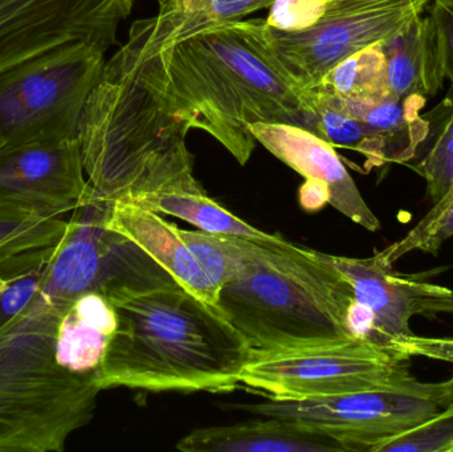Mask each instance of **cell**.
<instances>
[{"label":"cell","mask_w":453,"mask_h":452,"mask_svg":"<svg viewBox=\"0 0 453 452\" xmlns=\"http://www.w3.org/2000/svg\"><path fill=\"white\" fill-rule=\"evenodd\" d=\"M255 122L311 126L305 90L272 50L265 19L219 20L161 0L156 15L133 24L88 100L79 132L85 174L111 202L204 193L188 132H206L244 166Z\"/></svg>","instance_id":"1"},{"label":"cell","mask_w":453,"mask_h":452,"mask_svg":"<svg viewBox=\"0 0 453 452\" xmlns=\"http://www.w3.org/2000/svg\"><path fill=\"white\" fill-rule=\"evenodd\" d=\"M117 328L97 371L103 390L226 393L250 349L215 305L180 283L108 297Z\"/></svg>","instance_id":"2"},{"label":"cell","mask_w":453,"mask_h":452,"mask_svg":"<svg viewBox=\"0 0 453 452\" xmlns=\"http://www.w3.org/2000/svg\"><path fill=\"white\" fill-rule=\"evenodd\" d=\"M237 246L239 264L218 292L217 308L250 353L353 337V288L321 252L285 239L237 236Z\"/></svg>","instance_id":"3"},{"label":"cell","mask_w":453,"mask_h":452,"mask_svg":"<svg viewBox=\"0 0 453 452\" xmlns=\"http://www.w3.org/2000/svg\"><path fill=\"white\" fill-rule=\"evenodd\" d=\"M71 304L39 294L0 331V452H61L95 416L97 376L56 360V326Z\"/></svg>","instance_id":"4"},{"label":"cell","mask_w":453,"mask_h":452,"mask_svg":"<svg viewBox=\"0 0 453 452\" xmlns=\"http://www.w3.org/2000/svg\"><path fill=\"white\" fill-rule=\"evenodd\" d=\"M106 52L96 42H66L0 73L3 146L79 138Z\"/></svg>","instance_id":"5"},{"label":"cell","mask_w":453,"mask_h":452,"mask_svg":"<svg viewBox=\"0 0 453 452\" xmlns=\"http://www.w3.org/2000/svg\"><path fill=\"white\" fill-rule=\"evenodd\" d=\"M242 385L281 401L314 400L374 390L420 387L410 360L361 339L250 353Z\"/></svg>","instance_id":"6"},{"label":"cell","mask_w":453,"mask_h":452,"mask_svg":"<svg viewBox=\"0 0 453 452\" xmlns=\"http://www.w3.org/2000/svg\"><path fill=\"white\" fill-rule=\"evenodd\" d=\"M109 211L111 202L95 194L72 211L40 294L72 304L87 294L109 297L177 281L141 247L111 227Z\"/></svg>","instance_id":"7"},{"label":"cell","mask_w":453,"mask_h":452,"mask_svg":"<svg viewBox=\"0 0 453 452\" xmlns=\"http://www.w3.org/2000/svg\"><path fill=\"white\" fill-rule=\"evenodd\" d=\"M268 400L236 408L314 427L346 451L377 452L388 441L453 405V382H423L414 389L374 390L314 400Z\"/></svg>","instance_id":"8"},{"label":"cell","mask_w":453,"mask_h":452,"mask_svg":"<svg viewBox=\"0 0 453 452\" xmlns=\"http://www.w3.org/2000/svg\"><path fill=\"white\" fill-rule=\"evenodd\" d=\"M428 0H326L321 18L300 31L266 26L269 45L303 90L349 56L386 42L425 15Z\"/></svg>","instance_id":"9"},{"label":"cell","mask_w":453,"mask_h":452,"mask_svg":"<svg viewBox=\"0 0 453 452\" xmlns=\"http://www.w3.org/2000/svg\"><path fill=\"white\" fill-rule=\"evenodd\" d=\"M321 255L349 281L356 304L372 316L383 349L407 360L419 357L453 364V339L419 336L410 324L415 316L453 315V289L396 273L375 254Z\"/></svg>","instance_id":"10"},{"label":"cell","mask_w":453,"mask_h":452,"mask_svg":"<svg viewBox=\"0 0 453 452\" xmlns=\"http://www.w3.org/2000/svg\"><path fill=\"white\" fill-rule=\"evenodd\" d=\"M135 0H0V73L73 42L117 44Z\"/></svg>","instance_id":"11"},{"label":"cell","mask_w":453,"mask_h":452,"mask_svg":"<svg viewBox=\"0 0 453 452\" xmlns=\"http://www.w3.org/2000/svg\"><path fill=\"white\" fill-rule=\"evenodd\" d=\"M92 194L79 138L0 148V203L60 218Z\"/></svg>","instance_id":"12"},{"label":"cell","mask_w":453,"mask_h":452,"mask_svg":"<svg viewBox=\"0 0 453 452\" xmlns=\"http://www.w3.org/2000/svg\"><path fill=\"white\" fill-rule=\"evenodd\" d=\"M250 133L258 143L305 180L325 183L330 203L341 214L367 231L380 230V222L372 211L356 182L341 161L335 148L305 127L287 124L255 122Z\"/></svg>","instance_id":"13"},{"label":"cell","mask_w":453,"mask_h":452,"mask_svg":"<svg viewBox=\"0 0 453 452\" xmlns=\"http://www.w3.org/2000/svg\"><path fill=\"white\" fill-rule=\"evenodd\" d=\"M109 225L143 249L183 288L217 307L218 289L202 270L180 234L158 212L133 202H111Z\"/></svg>","instance_id":"14"},{"label":"cell","mask_w":453,"mask_h":452,"mask_svg":"<svg viewBox=\"0 0 453 452\" xmlns=\"http://www.w3.org/2000/svg\"><path fill=\"white\" fill-rule=\"evenodd\" d=\"M263 419L193 430L178 442L182 452H335L337 441L289 419Z\"/></svg>","instance_id":"15"},{"label":"cell","mask_w":453,"mask_h":452,"mask_svg":"<svg viewBox=\"0 0 453 452\" xmlns=\"http://www.w3.org/2000/svg\"><path fill=\"white\" fill-rule=\"evenodd\" d=\"M380 47L390 97L430 100L443 88L446 74L430 15L415 19Z\"/></svg>","instance_id":"16"},{"label":"cell","mask_w":453,"mask_h":452,"mask_svg":"<svg viewBox=\"0 0 453 452\" xmlns=\"http://www.w3.org/2000/svg\"><path fill=\"white\" fill-rule=\"evenodd\" d=\"M116 328V312L105 295L80 296L56 326V360L71 373L97 376Z\"/></svg>","instance_id":"17"},{"label":"cell","mask_w":453,"mask_h":452,"mask_svg":"<svg viewBox=\"0 0 453 452\" xmlns=\"http://www.w3.org/2000/svg\"><path fill=\"white\" fill-rule=\"evenodd\" d=\"M337 100L365 125L383 165L409 164L430 130L427 114H420L427 103L422 97H388L378 103Z\"/></svg>","instance_id":"18"},{"label":"cell","mask_w":453,"mask_h":452,"mask_svg":"<svg viewBox=\"0 0 453 452\" xmlns=\"http://www.w3.org/2000/svg\"><path fill=\"white\" fill-rule=\"evenodd\" d=\"M133 203L161 215L180 218L204 233L242 236L258 241H280L284 239L248 225L210 198L207 193L158 191L140 196Z\"/></svg>","instance_id":"19"},{"label":"cell","mask_w":453,"mask_h":452,"mask_svg":"<svg viewBox=\"0 0 453 452\" xmlns=\"http://www.w3.org/2000/svg\"><path fill=\"white\" fill-rule=\"evenodd\" d=\"M309 92H319L342 100L364 103H378L390 97L386 58L380 42L365 48L338 63Z\"/></svg>","instance_id":"20"},{"label":"cell","mask_w":453,"mask_h":452,"mask_svg":"<svg viewBox=\"0 0 453 452\" xmlns=\"http://www.w3.org/2000/svg\"><path fill=\"white\" fill-rule=\"evenodd\" d=\"M55 246L0 255V331L39 296Z\"/></svg>","instance_id":"21"},{"label":"cell","mask_w":453,"mask_h":452,"mask_svg":"<svg viewBox=\"0 0 453 452\" xmlns=\"http://www.w3.org/2000/svg\"><path fill=\"white\" fill-rule=\"evenodd\" d=\"M306 92V103L311 116V132L333 148L349 149L366 159V170L382 167V159L365 125L346 111L337 98L319 92Z\"/></svg>","instance_id":"22"},{"label":"cell","mask_w":453,"mask_h":452,"mask_svg":"<svg viewBox=\"0 0 453 452\" xmlns=\"http://www.w3.org/2000/svg\"><path fill=\"white\" fill-rule=\"evenodd\" d=\"M430 130L410 167L425 178L433 203L453 185V96L427 114Z\"/></svg>","instance_id":"23"},{"label":"cell","mask_w":453,"mask_h":452,"mask_svg":"<svg viewBox=\"0 0 453 452\" xmlns=\"http://www.w3.org/2000/svg\"><path fill=\"white\" fill-rule=\"evenodd\" d=\"M65 227L66 222L61 218L0 203V255L55 246Z\"/></svg>","instance_id":"24"},{"label":"cell","mask_w":453,"mask_h":452,"mask_svg":"<svg viewBox=\"0 0 453 452\" xmlns=\"http://www.w3.org/2000/svg\"><path fill=\"white\" fill-rule=\"evenodd\" d=\"M453 236V185L420 222L403 238L388 249L375 252L380 262L394 267L396 262L411 252L438 255L441 246Z\"/></svg>","instance_id":"25"},{"label":"cell","mask_w":453,"mask_h":452,"mask_svg":"<svg viewBox=\"0 0 453 452\" xmlns=\"http://www.w3.org/2000/svg\"><path fill=\"white\" fill-rule=\"evenodd\" d=\"M453 448V405L430 421L398 435L377 452H451Z\"/></svg>","instance_id":"26"},{"label":"cell","mask_w":453,"mask_h":452,"mask_svg":"<svg viewBox=\"0 0 453 452\" xmlns=\"http://www.w3.org/2000/svg\"><path fill=\"white\" fill-rule=\"evenodd\" d=\"M325 5L326 0H274L265 23L281 31H300L321 18Z\"/></svg>","instance_id":"27"},{"label":"cell","mask_w":453,"mask_h":452,"mask_svg":"<svg viewBox=\"0 0 453 452\" xmlns=\"http://www.w3.org/2000/svg\"><path fill=\"white\" fill-rule=\"evenodd\" d=\"M446 79L453 87V0H434L430 8Z\"/></svg>","instance_id":"28"},{"label":"cell","mask_w":453,"mask_h":452,"mask_svg":"<svg viewBox=\"0 0 453 452\" xmlns=\"http://www.w3.org/2000/svg\"><path fill=\"white\" fill-rule=\"evenodd\" d=\"M274 0H198L191 10H202L219 20H242L250 13L271 8Z\"/></svg>","instance_id":"29"},{"label":"cell","mask_w":453,"mask_h":452,"mask_svg":"<svg viewBox=\"0 0 453 452\" xmlns=\"http://www.w3.org/2000/svg\"><path fill=\"white\" fill-rule=\"evenodd\" d=\"M330 203V191L325 183L306 180L300 188V204L306 211H319Z\"/></svg>","instance_id":"30"},{"label":"cell","mask_w":453,"mask_h":452,"mask_svg":"<svg viewBox=\"0 0 453 452\" xmlns=\"http://www.w3.org/2000/svg\"><path fill=\"white\" fill-rule=\"evenodd\" d=\"M177 2L180 3V5H183V7L191 10V8H194V5L196 4L198 0H177Z\"/></svg>","instance_id":"31"},{"label":"cell","mask_w":453,"mask_h":452,"mask_svg":"<svg viewBox=\"0 0 453 452\" xmlns=\"http://www.w3.org/2000/svg\"><path fill=\"white\" fill-rule=\"evenodd\" d=\"M3 146V143H2V141H0V148H2Z\"/></svg>","instance_id":"32"},{"label":"cell","mask_w":453,"mask_h":452,"mask_svg":"<svg viewBox=\"0 0 453 452\" xmlns=\"http://www.w3.org/2000/svg\"><path fill=\"white\" fill-rule=\"evenodd\" d=\"M451 379V381L453 382V374H452V377H451V379Z\"/></svg>","instance_id":"33"}]
</instances>
